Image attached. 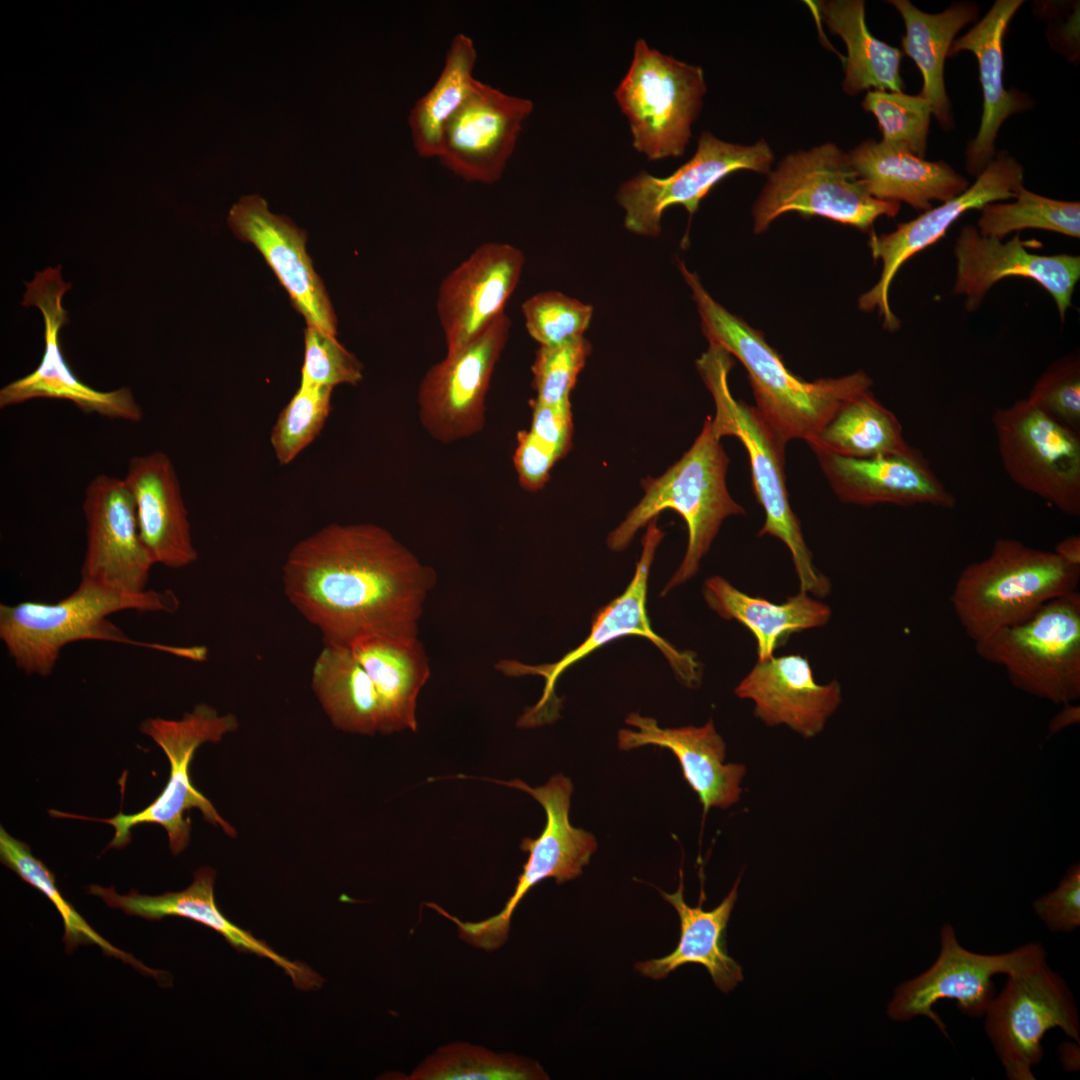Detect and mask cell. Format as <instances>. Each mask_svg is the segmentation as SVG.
I'll return each mask as SVG.
<instances>
[{
  "instance_id": "cell-30",
  "label": "cell",
  "mask_w": 1080,
  "mask_h": 1080,
  "mask_svg": "<svg viewBox=\"0 0 1080 1080\" xmlns=\"http://www.w3.org/2000/svg\"><path fill=\"white\" fill-rule=\"evenodd\" d=\"M1022 0H997L985 16L962 37L953 41L948 57L970 51L978 62L983 93V113L976 137L966 148V169L978 176L996 155L995 141L1007 118L1029 108L1030 100L1004 87L1003 40L1005 32L1022 6Z\"/></svg>"
},
{
  "instance_id": "cell-44",
  "label": "cell",
  "mask_w": 1080,
  "mask_h": 1080,
  "mask_svg": "<svg viewBox=\"0 0 1080 1080\" xmlns=\"http://www.w3.org/2000/svg\"><path fill=\"white\" fill-rule=\"evenodd\" d=\"M862 107L875 116L881 141L902 146L924 158L932 111L920 94L869 90Z\"/></svg>"
},
{
  "instance_id": "cell-2",
  "label": "cell",
  "mask_w": 1080,
  "mask_h": 1080,
  "mask_svg": "<svg viewBox=\"0 0 1080 1080\" xmlns=\"http://www.w3.org/2000/svg\"><path fill=\"white\" fill-rule=\"evenodd\" d=\"M678 268L691 289L703 334L742 363L755 407L783 443L801 439L810 444L844 403L870 390L873 381L863 371L811 382L793 374L761 332L715 301L682 261Z\"/></svg>"
},
{
  "instance_id": "cell-3",
  "label": "cell",
  "mask_w": 1080,
  "mask_h": 1080,
  "mask_svg": "<svg viewBox=\"0 0 1080 1080\" xmlns=\"http://www.w3.org/2000/svg\"><path fill=\"white\" fill-rule=\"evenodd\" d=\"M179 600L171 590L127 593L81 579L77 588L54 603L26 600L0 605V639L17 668L27 675L52 673L62 649L72 642L98 640L141 646L203 661L205 647H175L131 639L108 619L123 610L172 613Z\"/></svg>"
},
{
  "instance_id": "cell-53",
  "label": "cell",
  "mask_w": 1080,
  "mask_h": 1080,
  "mask_svg": "<svg viewBox=\"0 0 1080 1080\" xmlns=\"http://www.w3.org/2000/svg\"><path fill=\"white\" fill-rule=\"evenodd\" d=\"M1079 720V706L1072 703L1063 704V708L1049 722V733L1055 734L1070 725L1079 723Z\"/></svg>"
},
{
  "instance_id": "cell-50",
  "label": "cell",
  "mask_w": 1080,
  "mask_h": 1080,
  "mask_svg": "<svg viewBox=\"0 0 1080 1080\" xmlns=\"http://www.w3.org/2000/svg\"><path fill=\"white\" fill-rule=\"evenodd\" d=\"M517 442L513 460L519 482L527 490H538L547 482L550 470L560 457L530 431L519 432Z\"/></svg>"
},
{
  "instance_id": "cell-26",
  "label": "cell",
  "mask_w": 1080,
  "mask_h": 1080,
  "mask_svg": "<svg viewBox=\"0 0 1080 1080\" xmlns=\"http://www.w3.org/2000/svg\"><path fill=\"white\" fill-rule=\"evenodd\" d=\"M735 694L751 700L755 716L766 725H786L804 738L818 735L842 701L840 684H819L799 654L757 661Z\"/></svg>"
},
{
  "instance_id": "cell-5",
  "label": "cell",
  "mask_w": 1080,
  "mask_h": 1080,
  "mask_svg": "<svg viewBox=\"0 0 1080 1080\" xmlns=\"http://www.w3.org/2000/svg\"><path fill=\"white\" fill-rule=\"evenodd\" d=\"M1080 568L1053 551L1013 538L997 539L985 558L959 573L950 602L965 634L975 643L1019 624L1047 602L1078 590Z\"/></svg>"
},
{
  "instance_id": "cell-52",
  "label": "cell",
  "mask_w": 1080,
  "mask_h": 1080,
  "mask_svg": "<svg viewBox=\"0 0 1080 1080\" xmlns=\"http://www.w3.org/2000/svg\"><path fill=\"white\" fill-rule=\"evenodd\" d=\"M1053 552L1066 564L1080 568V536L1070 535L1059 541Z\"/></svg>"
},
{
  "instance_id": "cell-25",
  "label": "cell",
  "mask_w": 1080,
  "mask_h": 1080,
  "mask_svg": "<svg viewBox=\"0 0 1080 1080\" xmlns=\"http://www.w3.org/2000/svg\"><path fill=\"white\" fill-rule=\"evenodd\" d=\"M812 450L834 493L844 503L942 509L956 506L953 493L916 448L869 458L842 456L822 448Z\"/></svg>"
},
{
  "instance_id": "cell-27",
  "label": "cell",
  "mask_w": 1080,
  "mask_h": 1080,
  "mask_svg": "<svg viewBox=\"0 0 1080 1080\" xmlns=\"http://www.w3.org/2000/svg\"><path fill=\"white\" fill-rule=\"evenodd\" d=\"M625 722L635 730L618 732L619 748L653 745L670 750L679 761L684 779L698 795L704 813L711 807L727 809L739 801L746 767L725 763L726 744L711 720L700 727L661 728L654 718L630 713Z\"/></svg>"
},
{
  "instance_id": "cell-4",
  "label": "cell",
  "mask_w": 1080,
  "mask_h": 1080,
  "mask_svg": "<svg viewBox=\"0 0 1080 1080\" xmlns=\"http://www.w3.org/2000/svg\"><path fill=\"white\" fill-rule=\"evenodd\" d=\"M696 365L715 403V416L711 418L715 433L720 438L737 437L748 453L753 491L765 512L758 536L769 535L782 541L790 551L800 590L815 597H825L831 590L830 581L815 567L800 520L789 502L785 476L786 444L755 406L732 396L728 376L733 360L727 351L709 345Z\"/></svg>"
},
{
  "instance_id": "cell-37",
  "label": "cell",
  "mask_w": 1080,
  "mask_h": 1080,
  "mask_svg": "<svg viewBox=\"0 0 1080 1080\" xmlns=\"http://www.w3.org/2000/svg\"><path fill=\"white\" fill-rule=\"evenodd\" d=\"M312 687L336 728L366 735L380 731L378 694L349 648L324 645L313 666Z\"/></svg>"
},
{
  "instance_id": "cell-22",
  "label": "cell",
  "mask_w": 1080,
  "mask_h": 1080,
  "mask_svg": "<svg viewBox=\"0 0 1080 1080\" xmlns=\"http://www.w3.org/2000/svg\"><path fill=\"white\" fill-rule=\"evenodd\" d=\"M82 506L87 545L81 579L127 593L146 591L154 562L141 540L125 480L97 475L86 487Z\"/></svg>"
},
{
  "instance_id": "cell-15",
  "label": "cell",
  "mask_w": 1080,
  "mask_h": 1080,
  "mask_svg": "<svg viewBox=\"0 0 1080 1080\" xmlns=\"http://www.w3.org/2000/svg\"><path fill=\"white\" fill-rule=\"evenodd\" d=\"M773 161L774 153L764 139L742 145L703 131L694 155L671 175L660 178L641 171L621 184L616 200L625 211V228L637 235L658 236L662 215L669 207L681 205L693 214L727 175L738 170L769 174Z\"/></svg>"
},
{
  "instance_id": "cell-51",
  "label": "cell",
  "mask_w": 1080,
  "mask_h": 1080,
  "mask_svg": "<svg viewBox=\"0 0 1080 1080\" xmlns=\"http://www.w3.org/2000/svg\"><path fill=\"white\" fill-rule=\"evenodd\" d=\"M530 432L551 447L561 458L568 451L571 442L570 403L549 405L535 400Z\"/></svg>"
},
{
  "instance_id": "cell-1",
  "label": "cell",
  "mask_w": 1080,
  "mask_h": 1080,
  "mask_svg": "<svg viewBox=\"0 0 1080 1080\" xmlns=\"http://www.w3.org/2000/svg\"><path fill=\"white\" fill-rule=\"evenodd\" d=\"M282 581L324 645L349 648L370 636L417 637L436 574L383 527L330 524L294 545Z\"/></svg>"
},
{
  "instance_id": "cell-20",
  "label": "cell",
  "mask_w": 1080,
  "mask_h": 1080,
  "mask_svg": "<svg viewBox=\"0 0 1080 1080\" xmlns=\"http://www.w3.org/2000/svg\"><path fill=\"white\" fill-rule=\"evenodd\" d=\"M533 107L529 99L478 80L445 125L438 158L468 182L498 181Z\"/></svg>"
},
{
  "instance_id": "cell-43",
  "label": "cell",
  "mask_w": 1080,
  "mask_h": 1080,
  "mask_svg": "<svg viewBox=\"0 0 1080 1080\" xmlns=\"http://www.w3.org/2000/svg\"><path fill=\"white\" fill-rule=\"evenodd\" d=\"M332 390L300 383L282 409L270 436L281 465L291 463L319 435L331 409Z\"/></svg>"
},
{
  "instance_id": "cell-42",
  "label": "cell",
  "mask_w": 1080,
  "mask_h": 1080,
  "mask_svg": "<svg viewBox=\"0 0 1080 1080\" xmlns=\"http://www.w3.org/2000/svg\"><path fill=\"white\" fill-rule=\"evenodd\" d=\"M978 231L1002 240L1023 229H1041L1080 237L1079 202L1048 198L1022 188L1011 203L992 202L981 210Z\"/></svg>"
},
{
  "instance_id": "cell-17",
  "label": "cell",
  "mask_w": 1080,
  "mask_h": 1080,
  "mask_svg": "<svg viewBox=\"0 0 1080 1080\" xmlns=\"http://www.w3.org/2000/svg\"><path fill=\"white\" fill-rule=\"evenodd\" d=\"M21 304L36 307L44 320V352L39 365L28 375L0 390V407L6 408L35 398L71 401L85 413H97L111 419L139 422L143 417L130 389L99 391L82 382L65 361L60 344V330L69 322L62 305L71 283L62 279L61 266L38 271L30 282Z\"/></svg>"
},
{
  "instance_id": "cell-41",
  "label": "cell",
  "mask_w": 1080,
  "mask_h": 1080,
  "mask_svg": "<svg viewBox=\"0 0 1080 1080\" xmlns=\"http://www.w3.org/2000/svg\"><path fill=\"white\" fill-rule=\"evenodd\" d=\"M406 1079L545 1080L549 1077L535 1060L467 1042H452L428 1055Z\"/></svg>"
},
{
  "instance_id": "cell-16",
  "label": "cell",
  "mask_w": 1080,
  "mask_h": 1080,
  "mask_svg": "<svg viewBox=\"0 0 1080 1080\" xmlns=\"http://www.w3.org/2000/svg\"><path fill=\"white\" fill-rule=\"evenodd\" d=\"M940 945L938 958L928 970L896 988L887 1012L896 1021L925 1016L946 1037V1026L932 1009L937 1001L952 999L963 1014L983 1016L995 996L994 975H1009L1046 958L1044 947L1035 942L997 955L968 951L949 923L941 928Z\"/></svg>"
},
{
  "instance_id": "cell-48",
  "label": "cell",
  "mask_w": 1080,
  "mask_h": 1080,
  "mask_svg": "<svg viewBox=\"0 0 1080 1080\" xmlns=\"http://www.w3.org/2000/svg\"><path fill=\"white\" fill-rule=\"evenodd\" d=\"M1049 416L1079 433L1080 369L1076 359L1049 368L1035 383L1028 398Z\"/></svg>"
},
{
  "instance_id": "cell-18",
  "label": "cell",
  "mask_w": 1080,
  "mask_h": 1080,
  "mask_svg": "<svg viewBox=\"0 0 1080 1080\" xmlns=\"http://www.w3.org/2000/svg\"><path fill=\"white\" fill-rule=\"evenodd\" d=\"M510 327L504 313L426 372L418 392L419 416L434 439L450 443L481 431L491 377Z\"/></svg>"
},
{
  "instance_id": "cell-24",
  "label": "cell",
  "mask_w": 1080,
  "mask_h": 1080,
  "mask_svg": "<svg viewBox=\"0 0 1080 1080\" xmlns=\"http://www.w3.org/2000/svg\"><path fill=\"white\" fill-rule=\"evenodd\" d=\"M228 224L239 239L259 250L307 324L335 335L336 315L306 252V232L289 218L271 213L259 195L242 197L233 205Z\"/></svg>"
},
{
  "instance_id": "cell-49",
  "label": "cell",
  "mask_w": 1080,
  "mask_h": 1080,
  "mask_svg": "<svg viewBox=\"0 0 1080 1080\" xmlns=\"http://www.w3.org/2000/svg\"><path fill=\"white\" fill-rule=\"evenodd\" d=\"M1033 908L1052 932H1071L1080 925V866L1073 864L1056 889L1038 898Z\"/></svg>"
},
{
  "instance_id": "cell-12",
  "label": "cell",
  "mask_w": 1080,
  "mask_h": 1080,
  "mask_svg": "<svg viewBox=\"0 0 1080 1080\" xmlns=\"http://www.w3.org/2000/svg\"><path fill=\"white\" fill-rule=\"evenodd\" d=\"M664 537L657 526V517L648 522L641 556L634 576L626 590L597 612L587 638L559 661L544 665H525L508 661L499 668L508 675H539L545 679V687L539 701L528 708L519 719L521 727H534L558 717L560 700L555 695V684L562 673L573 664L587 657L603 645L627 635H637L650 640L668 660L677 678L687 687L695 688L701 682L702 670L697 656L687 650L680 651L660 637L651 628L646 610L647 587L650 568L656 549Z\"/></svg>"
},
{
  "instance_id": "cell-39",
  "label": "cell",
  "mask_w": 1080,
  "mask_h": 1080,
  "mask_svg": "<svg viewBox=\"0 0 1080 1080\" xmlns=\"http://www.w3.org/2000/svg\"><path fill=\"white\" fill-rule=\"evenodd\" d=\"M808 445L854 458L902 454L913 449L897 417L870 390L844 403Z\"/></svg>"
},
{
  "instance_id": "cell-35",
  "label": "cell",
  "mask_w": 1080,
  "mask_h": 1080,
  "mask_svg": "<svg viewBox=\"0 0 1080 1080\" xmlns=\"http://www.w3.org/2000/svg\"><path fill=\"white\" fill-rule=\"evenodd\" d=\"M903 18L906 33L903 52L919 68L923 85L920 95L929 103L932 115L945 129L953 125L951 105L944 82V66L958 32L978 17V7L971 2L953 3L940 13H927L909 0H891Z\"/></svg>"
},
{
  "instance_id": "cell-6",
  "label": "cell",
  "mask_w": 1080,
  "mask_h": 1080,
  "mask_svg": "<svg viewBox=\"0 0 1080 1080\" xmlns=\"http://www.w3.org/2000/svg\"><path fill=\"white\" fill-rule=\"evenodd\" d=\"M720 439L707 417L689 450L662 476L646 481L643 498L607 538L611 550L622 551L637 530L661 511L671 509L682 516L688 529L686 553L662 595L698 572L727 517L745 513L727 489L729 458Z\"/></svg>"
},
{
  "instance_id": "cell-33",
  "label": "cell",
  "mask_w": 1080,
  "mask_h": 1080,
  "mask_svg": "<svg viewBox=\"0 0 1080 1080\" xmlns=\"http://www.w3.org/2000/svg\"><path fill=\"white\" fill-rule=\"evenodd\" d=\"M349 649L374 684L381 707L380 733L417 730V698L430 676L417 637L370 636Z\"/></svg>"
},
{
  "instance_id": "cell-29",
  "label": "cell",
  "mask_w": 1080,
  "mask_h": 1080,
  "mask_svg": "<svg viewBox=\"0 0 1080 1080\" xmlns=\"http://www.w3.org/2000/svg\"><path fill=\"white\" fill-rule=\"evenodd\" d=\"M215 871L201 867L194 874L190 886L179 892H166L151 896L131 890L118 894L115 888L91 885L88 892L100 897L109 907L123 910L127 915L147 920H160L167 916L191 919L203 924L220 935L235 949L250 952L271 960L292 979L300 989H313L323 979L306 964L292 962L279 955L264 941L231 922L219 909L214 897Z\"/></svg>"
},
{
  "instance_id": "cell-38",
  "label": "cell",
  "mask_w": 1080,
  "mask_h": 1080,
  "mask_svg": "<svg viewBox=\"0 0 1080 1080\" xmlns=\"http://www.w3.org/2000/svg\"><path fill=\"white\" fill-rule=\"evenodd\" d=\"M477 51L473 40L455 35L443 68L432 87L412 107L408 123L413 146L421 157H438L445 125L473 92Z\"/></svg>"
},
{
  "instance_id": "cell-10",
  "label": "cell",
  "mask_w": 1080,
  "mask_h": 1080,
  "mask_svg": "<svg viewBox=\"0 0 1080 1080\" xmlns=\"http://www.w3.org/2000/svg\"><path fill=\"white\" fill-rule=\"evenodd\" d=\"M485 780L522 790L532 796L546 813L544 829L534 839H522L520 849L528 853V858L512 895L495 915L477 922L463 921L433 902L425 904L454 923L462 941L474 948L492 952L508 940L512 916L524 896L545 879L554 878L557 884H563L579 877L596 851L597 841L591 833L570 823L573 785L563 774H556L546 784L535 788L520 779Z\"/></svg>"
},
{
  "instance_id": "cell-8",
  "label": "cell",
  "mask_w": 1080,
  "mask_h": 1080,
  "mask_svg": "<svg viewBox=\"0 0 1080 1080\" xmlns=\"http://www.w3.org/2000/svg\"><path fill=\"white\" fill-rule=\"evenodd\" d=\"M238 728L233 714L219 715L207 704H199L180 720L148 718L142 722L140 731L151 737L164 751L170 764L169 779L157 798L140 812H119L112 818H90L50 810L57 817H70L104 822L112 825L115 835L107 848H123L131 840V829L139 824L156 823L168 834L169 847L176 855L182 852L190 840L191 823L185 813L197 808L204 819L220 827L228 836H236V830L216 811L212 803L192 784L190 764L196 750L206 742H218Z\"/></svg>"
},
{
  "instance_id": "cell-21",
  "label": "cell",
  "mask_w": 1080,
  "mask_h": 1080,
  "mask_svg": "<svg viewBox=\"0 0 1080 1080\" xmlns=\"http://www.w3.org/2000/svg\"><path fill=\"white\" fill-rule=\"evenodd\" d=\"M1041 247L1038 240H1021L1018 234L1002 242L982 236L974 226L963 227L954 246V294L964 295L965 308L974 311L989 289L1001 279H1032L1051 295L1064 320L1080 277V257L1039 255L1029 251V248Z\"/></svg>"
},
{
  "instance_id": "cell-45",
  "label": "cell",
  "mask_w": 1080,
  "mask_h": 1080,
  "mask_svg": "<svg viewBox=\"0 0 1080 1080\" xmlns=\"http://www.w3.org/2000/svg\"><path fill=\"white\" fill-rule=\"evenodd\" d=\"M525 326L540 346H558L584 337L593 307L558 291L537 293L522 304Z\"/></svg>"
},
{
  "instance_id": "cell-36",
  "label": "cell",
  "mask_w": 1080,
  "mask_h": 1080,
  "mask_svg": "<svg viewBox=\"0 0 1080 1080\" xmlns=\"http://www.w3.org/2000/svg\"><path fill=\"white\" fill-rule=\"evenodd\" d=\"M823 21L839 35L847 48L842 88L854 96L873 88L902 92L900 73L902 52L874 37L865 20L863 0H828L816 4Z\"/></svg>"
},
{
  "instance_id": "cell-47",
  "label": "cell",
  "mask_w": 1080,
  "mask_h": 1080,
  "mask_svg": "<svg viewBox=\"0 0 1080 1080\" xmlns=\"http://www.w3.org/2000/svg\"><path fill=\"white\" fill-rule=\"evenodd\" d=\"M304 343L300 383L333 389L339 384L356 385L362 380L361 363L334 334L307 324Z\"/></svg>"
},
{
  "instance_id": "cell-31",
  "label": "cell",
  "mask_w": 1080,
  "mask_h": 1080,
  "mask_svg": "<svg viewBox=\"0 0 1080 1080\" xmlns=\"http://www.w3.org/2000/svg\"><path fill=\"white\" fill-rule=\"evenodd\" d=\"M851 163L876 199L906 202L927 211L931 201H948L969 187L966 178L943 161H928L906 148L867 139L848 154Z\"/></svg>"
},
{
  "instance_id": "cell-28",
  "label": "cell",
  "mask_w": 1080,
  "mask_h": 1080,
  "mask_svg": "<svg viewBox=\"0 0 1080 1080\" xmlns=\"http://www.w3.org/2000/svg\"><path fill=\"white\" fill-rule=\"evenodd\" d=\"M133 498L141 540L154 564L172 569L198 558L181 486L161 451L133 456L124 478Z\"/></svg>"
},
{
  "instance_id": "cell-13",
  "label": "cell",
  "mask_w": 1080,
  "mask_h": 1080,
  "mask_svg": "<svg viewBox=\"0 0 1080 1080\" xmlns=\"http://www.w3.org/2000/svg\"><path fill=\"white\" fill-rule=\"evenodd\" d=\"M1005 988L986 1011L985 1031L1010 1080H1035L1032 1067L1043 1057L1041 1041L1055 1027L1080 1043L1072 994L1046 958L1008 975Z\"/></svg>"
},
{
  "instance_id": "cell-34",
  "label": "cell",
  "mask_w": 1080,
  "mask_h": 1080,
  "mask_svg": "<svg viewBox=\"0 0 1080 1080\" xmlns=\"http://www.w3.org/2000/svg\"><path fill=\"white\" fill-rule=\"evenodd\" d=\"M703 596L720 617L734 619L752 633L758 661L773 657L791 634L824 626L831 617L828 605L804 591L773 603L740 591L720 576L705 581Z\"/></svg>"
},
{
  "instance_id": "cell-7",
  "label": "cell",
  "mask_w": 1080,
  "mask_h": 1080,
  "mask_svg": "<svg viewBox=\"0 0 1080 1080\" xmlns=\"http://www.w3.org/2000/svg\"><path fill=\"white\" fill-rule=\"evenodd\" d=\"M900 203L874 198L850 157L834 143L786 155L769 172L754 203V231L764 232L788 212L821 216L862 231L880 216L895 217Z\"/></svg>"
},
{
  "instance_id": "cell-32",
  "label": "cell",
  "mask_w": 1080,
  "mask_h": 1080,
  "mask_svg": "<svg viewBox=\"0 0 1080 1080\" xmlns=\"http://www.w3.org/2000/svg\"><path fill=\"white\" fill-rule=\"evenodd\" d=\"M740 877L722 902L712 910H704L700 904L689 906L683 896V873L679 871V886L674 893L659 889L661 896L671 904L680 920V936L675 949L668 955L637 962L634 969L645 977L662 980L669 973L686 964H700L706 968L716 987L728 993L743 980L741 966L728 954L726 928L738 898Z\"/></svg>"
},
{
  "instance_id": "cell-23",
  "label": "cell",
  "mask_w": 1080,
  "mask_h": 1080,
  "mask_svg": "<svg viewBox=\"0 0 1080 1080\" xmlns=\"http://www.w3.org/2000/svg\"><path fill=\"white\" fill-rule=\"evenodd\" d=\"M524 262L522 251L513 245L485 243L442 280L436 310L447 352L462 347L504 314Z\"/></svg>"
},
{
  "instance_id": "cell-9",
  "label": "cell",
  "mask_w": 1080,
  "mask_h": 1080,
  "mask_svg": "<svg viewBox=\"0 0 1080 1080\" xmlns=\"http://www.w3.org/2000/svg\"><path fill=\"white\" fill-rule=\"evenodd\" d=\"M704 71L650 47L639 38L615 89L633 148L649 160L682 156L706 94Z\"/></svg>"
},
{
  "instance_id": "cell-46",
  "label": "cell",
  "mask_w": 1080,
  "mask_h": 1080,
  "mask_svg": "<svg viewBox=\"0 0 1080 1080\" xmlns=\"http://www.w3.org/2000/svg\"><path fill=\"white\" fill-rule=\"evenodd\" d=\"M590 352L585 337L558 346H540L532 364L535 400L549 405L570 403V392Z\"/></svg>"
},
{
  "instance_id": "cell-14",
  "label": "cell",
  "mask_w": 1080,
  "mask_h": 1080,
  "mask_svg": "<svg viewBox=\"0 0 1080 1080\" xmlns=\"http://www.w3.org/2000/svg\"><path fill=\"white\" fill-rule=\"evenodd\" d=\"M992 425L1010 479L1061 512L1079 516V433L1027 398L996 409Z\"/></svg>"
},
{
  "instance_id": "cell-19",
  "label": "cell",
  "mask_w": 1080,
  "mask_h": 1080,
  "mask_svg": "<svg viewBox=\"0 0 1080 1080\" xmlns=\"http://www.w3.org/2000/svg\"><path fill=\"white\" fill-rule=\"evenodd\" d=\"M1023 167L1006 151L994 159L977 176L975 182L958 196L924 211L913 220L900 223L888 234L874 232L869 240L874 260L882 261L879 281L859 298V308L866 312L878 310L883 326L895 331L900 321L889 304L891 283L902 265L913 255L931 246L951 225L971 209L981 210L986 204L1015 199L1023 186Z\"/></svg>"
},
{
  "instance_id": "cell-11",
  "label": "cell",
  "mask_w": 1080,
  "mask_h": 1080,
  "mask_svg": "<svg viewBox=\"0 0 1080 1080\" xmlns=\"http://www.w3.org/2000/svg\"><path fill=\"white\" fill-rule=\"evenodd\" d=\"M974 645L979 657L1002 667L1011 684L1025 693L1062 705L1080 697L1078 590Z\"/></svg>"
},
{
  "instance_id": "cell-40",
  "label": "cell",
  "mask_w": 1080,
  "mask_h": 1080,
  "mask_svg": "<svg viewBox=\"0 0 1080 1080\" xmlns=\"http://www.w3.org/2000/svg\"><path fill=\"white\" fill-rule=\"evenodd\" d=\"M0 859L22 880L44 894L58 910L64 925L63 941L67 953H72L82 944H95L106 956L120 959L138 972L152 976L161 985H166V973L146 966L132 954L112 945L90 927L58 890L53 873L32 854L26 843L9 835L3 827L0 828Z\"/></svg>"
},
{
  "instance_id": "cell-54",
  "label": "cell",
  "mask_w": 1080,
  "mask_h": 1080,
  "mask_svg": "<svg viewBox=\"0 0 1080 1080\" xmlns=\"http://www.w3.org/2000/svg\"><path fill=\"white\" fill-rule=\"evenodd\" d=\"M1060 1055H1061V1060H1062L1064 1068L1066 1070H1073L1074 1071V1068L1072 1066V1063H1071L1070 1059L1072 1058L1073 1060L1079 1062L1078 1045L1076 1046L1074 1043H1063L1060 1046Z\"/></svg>"
}]
</instances>
